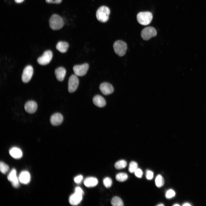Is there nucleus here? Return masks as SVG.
Instances as JSON below:
<instances>
[{"mask_svg": "<svg viewBox=\"0 0 206 206\" xmlns=\"http://www.w3.org/2000/svg\"><path fill=\"white\" fill-rule=\"evenodd\" d=\"M49 24L51 29L54 30H58L63 27L64 22L63 19L60 16L54 14L50 18Z\"/></svg>", "mask_w": 206, "mask_h": 206, "instance_id": "1", "label": "nucleus"}, {"mask_svg": "<svg viewBox=\"0 0 206 206\" xmlns=\"http://www.w3.org/2000/svg\"><path fill=\"white\" fill-rule=\"evenodd\" d=\"M110 11L107 7L102 6L97 10L96 16L97 20L100 22L105 23L107 22L109 19Z\"/></svg>", "mask_w": 206, "mask_h": 206, "instance_id": "2", "label": "nucleus"}, {"mask_svg": "<svg viewBox=\"0 0 206 206\" xmlns=\"http://www.w3.org/2000/svg\"><path fill=\"white\" fill-rule=\"evenodd\" d=\"M152 13L149 11L140 12L137 15L138 21L142 25H146L149 24L152 20Z\"/></svg>", "mask_w": 206, "mask_h": 206, "instance_id": "3", "label": "nucleus"}, {"mask_svg": "<svg viewBox=\"0 0 206 206\" xmlns=\"http://www.w3.org/2000/svg\"><path fill=\"white\" fill-rule=\"evenodd\" d=\"M115 52L119 56L121 57L126 53L127 48L126 43L124 41L120 40L116 41L113 45Z\"/></svg>", "mask_w": 206, "mask_h": 206, "instance_id": "4", "label": "nucleus"}, {"mask_svg": "<svg viewBox=\"0 0 206 206\" xmlns=\"http://www.w3.org/2000/svg\"><path fill=\"white\" fill-rule=\"evenodd\" d=\"M157 34V32L156 29L152 27L144 28L141 33L142 38L144 40H148L152 37L155 36Z\"/></svg>", "mask_w": 206, "mask_h": 206, "instance_id": "5", "label": "nucleus"}, {"mask_svg": "<svg viewBox=\"0 0 206 206\" xmlns=\"http://www.w3.org/2000/svg\"><path fill=\"white\" fill-rule=\"evenodd\" d=\"M53 54L51 51L48 50L45 51L42 56L38 58L37 63L40 65H45L48 64L51 60Z\"/></svg>", "mask_w": 206, "mask_h": 206, "instance_id": "6", "label": "nucleus"}, {"mask_svg": "<svg viewBox=\"0 0 206 206\" xmlns=\"http://www.w3.org/2000/svg\"><path fill=\"white\" fill-rule=\"evenodd\" d=\"M89 66L87 63L82 65H76L73 68L74 72L76 75L82 76L85 75L89 68Z\"/></svg>", "mask_w": 206, "mask_h": 206, "instance_id": "7", "label": "nucleus"}, {"mask_svg": "<svg viewBox=\"0 0 206 206\" xmlns=\"http://www.w3.org/2000/svg\"><path fill=\"white\" fill-rule=\"evenodd\" d=\"M33 71V67L31 65L27 66L24 68L21 76V80L23 82L27 83L30 80Z\"/></svg>", "mask_w": 206, "mask_h": 206, "instance_id": "8", "label": "nucleus"}, {"mask_svg": "<svg viewBox=\"0 0 206 206\" xmlns=\"http://www.w3.org/2000/svg\"><path fill=\"white\" fill-rule=\"evenodd\" d=\"M79 79L75 75H72L70 77L68 82V91L70 93L75 91L78 88Z\"/></svg>", "mask_w": 206, "mask_h": 206, "instance_id": "9", "label": "nucleus"}, {"mask_svg": "<svg viewBox=\"0 0 206 206\" xmlns=\"http://www.w3.org/2000/svg\"><path fill=\"white\" fill-rule=\"evenodd\" d=\"M8 180L10 181L13 186L15 188L19 185V178L17 175V172L14 169H12L7 176Z\"/></svg>", "mask_w": 206, "mask_h": 206, "instance_id": "10", "label": "nucleus"}, {"mask_svg": "<svg viewBox=\"0 0 206 206\" xmlns=\"http://www.w3.org/2000/svg\"><path fill=\"white\" fill-rule=\"evenodd\" d=\"M100 89L101 92L104 95H107L112 93L114 89L112 85L107 82H104L100 84Z\"/></svg>", "mask_w": 206, "mask_h": 206, "instance_id": "11", "label": "nucleus"}, {"mask_svg": "<svg viewBox=\"0 0 206 206\" xmlns=\"http://www.w3.org/2000/svg\"><path fill=\"white\" fill-rule=\"evenodd\" d=\"M37 107V103L33 101H29L27 102L24 105L25 111L30 114L33 113L36 111Z\"/></svg>", "mask_w": 206, "mask_h": 206, "instance_id": "12", "label": "nucleus"}, {"mask_svg": "<svg viewBox=\"0 0 206 206\" xmlns=\"http://www.w3.org/2000/svg\"><path fill=\"white\" fill-rule=\"evenodd\" d=\"M63 120V117L60 113H56L53 114L51 117L50 122L54 126H58L61 124Z\"/></svg>", "mask_w": 206, "mask_h": 206, "instance_id": "13", "label": "nucleus"}, {"mask_svg": "<svg viewBox=\"0 0 206 206\" xmlns=\"http://www.w3.org/2000/svg\"><path fill=\"white\" fill-rule=\"evenodd\" d=\"M82 195L74 193L70 197L69 202L72 205H76L79 204L82 200Z\"/></svg>", "mask_w": 206, "mask_h": 206, "instance_id": "14", "label": "nucleus"}, {"mask_svg": "<svg viewBox=\"0 0 206 206\" xmlns=\"http://www.w3.org/2000/svg\"><path fill=\"white\" fill-rule=\"evenodd\" d=\"M30 174L27 171H22L20 173L19 177V182L24 184L28 183L30 181Z\"/></svg>", "mask_w": 206, "mask_h": 206, "instance_id": "15", "label": "nucleus"}, {"mask_svg": "<svg viewBox=\"0 0 206 206\" xmlns=\"http://www.w3.org/2000/svg\"><path fill=\"white\" fill-rule=\"evenodd\" d=\"M66 73V69L63 67H60L57 68L55 71V74L57 80L59 81H63Z\"/></svg>", "mask_w": 206, "mask_h": 206, "instance_id": "16", "label": "nucleus"}, {"mask_svg": "<svg viewBox=\"0 0 206 206\" xmlns=\"http://www.w3.org/2000/svg\"><path fill=\"white\" fill-rule=\"evenodd\" d=\"M93 102L94 104L99 107H102L104 106L106 104L104 99L100 95L95 96L93 98Z\"/></svg>", "mask_w": 206, "mask_h": 206, "instance_id": "17", "label": "nucleus"}, {"mask_svg": "<svg viewBox=\"0 0 206 206\" xmlns=\"http://www.w3.org/2000/svg\"><path fill=\"white\" fill-rule=\"evenodd\" d=\"M98 183L97 179L93 177H88L85 179L84 181V185L88 187H95L98 184Z\"/></svg>", "mask_w": 206, "mask_h": 206, "instance_id": "18", "label": "nucleus"}, {"mask_svg": "<svg viewBox=\"0 0 206 206\" xmlns=\"http://www.w3.org/2000/svg\"><path fill=\"white\" fill-rule=\"evenodd\" d=\"M9 153L12 157L16 159L20 158L23 155L21 150L16 147H13L11 148L9 150Z\"/></svg>", "mask_w": 206, "mask_h": 206, "instance_id": "19", "label": "nucleus"}, {"mask_svg": "<svg viewBox=\"0 0 206 206\" xmlns=\"http://www.w3.org/2000/svg\"><path fill=\"white\" fill-rule=\"evenodd\" d=\"M69 46L68 43L65 41H60L57 44L56 49L62 53L66 52Z\"/></svg>", "mask_w": 206, "mask_h": 206, "instance_id": "20", "label": "nucleus"}, {"mask_svg": "<svg viewBox=\"0 0 206 206\" xmlns=\"http://www.w3.org/2000/svg\"><path fill=\"white\" fill-rule=\"evenodd\" d=\"M111 204L113 206H123V201L120 197L115 196L113 197L111 201Z\"/></svg>", "mask_w": 206, "mask_h": 206, "instance_id": "21", "label": "nucleus"}, {"mask_svg": "<svg viewBox=\"0 0 206 206\" xmlns=\"http://www.w3.org/2000/svg\"><path fill=\"white\" fill-rule=\"evenodd\" d=\"M164 180L163 177L160 175H158L155 179V183L157 187L160 188L164 184Z\"/></svg>", "mask_w": 206, "mask_h": 206, "instance_id": "22", "label": "nucleus"}, {"mask_svg": "<svg viewBox=\"0 0 206 206\" xmlns=\"http://www.w3.org/2000/svg\"><path fill=\"white\" fill-rule=\"evenodd\" d=\"M127 165V162L125 160H121L115 163L114 166L116 169H120L125 168Z\"/></svg>", "mask_w": 206, "mask_h": 206, "instance_id": "23", "label": "nucleus"}, {"mask_svg": "<svg viewBox=\"0 0 206 206\" xmlns=\"http://www.w3.org/2000/svg\"><path fill=\"white\" fill-rule=\"evenodd\" d=\"M128 178L127 174L124 173H120L116 176V179L119 182H123L126 180Z\"/></svg>", "mask_w": 206, "mask_h": 206, "instance_id": "24", "label": "nucleus"}, {"mask_svg": "<svg viewBox=\"0 0 206 206\" xmlns=\"http://www.w3.org/2000/svg\"><path fill=\"white\" fill-rule=\"evenodd\" d=\"M137 168L138 164L136 162L132 161L130 163L128 168V171L130 173H134Z\"/></svg>", "mask_w": 206, "mask_h": 206, "instance_id": "25", "label": "nucleus"}, {"mask_svg": "<svg viewBox=\"0 0 206 206\" xmlns=\"http://www.w3.org/2000/svg\"><path fill=\"white\" fill-rule=\"evenodd\" d=\"M9 167L7 164L3 162H1L0 163V170L2 173L5 174L9 170Z\"/></svg>", "mask_w": 206, "mask_h": 206, "instance_id": "26", "label": "nucleus"}, {"mask_svg": "<svg viewBox=\"0 0 206 206\" xmlns=\"http://www.w3.org/2000/svg\"><path fill=\"white\" fill-rule=\"evenodd\" d=\"M103 183L105 187L108 188L111 186L112 181L110 178L109 177H106L103 179Z\"/></svg>", "mask_w": 206, "mask_h": 206, "instance_id": "27", "label": "nucleus"}, {"mask_svg": "<svg viewBox=\"0 0 206 206\" xmlns=\"http://www.w3.org/2000/svg\"><path fill=\"white\" fill-rule=\"evenodd\" d=\"M175 195V191L172 189L167 190L165 193L166 197L168 199H171L174 197Z\"/></svg>", "mask_w": 206, "mask_h": 206, "instance_id": "28", "label": "nucleus"}, {"mask_svg": "<svg viewBox=\"0 0 206 206\" xmlns=\"http://www.w3.org/2000/svg\"><path fill=\"white\" fill-rule=\"evenodd\" d=\"M146 177L148 180L152 179L153 177V172L150 170H147L146 172Z\"/></svg>", "mask_w": 206, "mask_h": 206, "instance_id": "29", "label": "nucleus"}, {"mask_svg": "<svg viewBox=\"0 0 206 206\" xmlns=\"http://www.w3.org/2000/svg\"><path fill=\"white\" fill-rule=\"evenodd\" d=\"M134 173L135 175L138 178L142 177L143 172L142 170L138 168L134 171Z\"/></svg>", "mask_w": 206, "mask_h": 206, "instance_id": "30", "label": "nucleus"}, {"mask_svg": "<svg viewBox=\"0 0 206 206\" xmlns=\"http://www.w3.org/2000/svg\"><path fill=\"white\" fill-rule=\"evenodd\" d=\"M83 178V176L80 175L75 177L74 179V181L75 183L78 184L81 183Z\"/></svg>", "mask_w": 206, "mask_h": 206, "instance_id": "31", "label": "nucleus"}, {"mask_svg": "<svg viewBox=\"0 0 206 206\" xmlns=\"http://www.w3.org/2000/svg\"><path fill=\"white\" fill-rule=\"evenodd\" d=\"M75 193L83 195L84 194V191L82 189L79 187H76L75 190Z\"/></svg>", "mask_w": 206, "mask_h": 206, "instance_id": "32", "label": "nucleus"}, {"mask_svg": "<svg viewBox=\"0 0 206 206\" xmlns=\"http://www.w3.org/2000/svg\"><path fill=\"white\" fill-rule=\"evenodd\" d=\"M62 0H45V1L47 3H53L59 4L61 3Z\"/></svg>", "mask_w": 206, "mask_h": 206, "instance_id": "33", "label": "nucleus"}, {"mask_svg": "<svg viewBox=\"0 0 206 206\" xmlns=\"http://www.w3.org/2000/svg\"><path fill=\"white\" fill-rule=\"evenodd\" d=\"M15 2L17 3H20L22 2L24 0H14Z\"/></svg>", "mask_w": 206, "mask_h": 206, "instance_id": "34", "label": "nucleus"}, {"mask_svg": "<svg viewBox=\"0 0 206 206\" xmlns=\"http://www.w3.org/2000/svg\"><path fill=\"white\" fill-rule=\"evenodd\" d=\"M191 205L188 203H185L182 206H191Z\"/></svg>", "mask_w": 206, "mask_h": 206, "instance_id": "35", "label": "nucleus"}, {"mask_svg": "<svg viewBox=\"0 0 206 206\" xmlns=\"http://www.w3.org/2000/svg\"><path fill=\"white\" fill-rule=\"evenodd\" d=\"M157 206H164V205L162 204V203H161L159 204Z\"/></svg>", "mask_w": 206, "mask_h": 206, "instance_id": "36", "label": "nucleus"}, {"mask_svg": "<svg viewBox=\"0 0 206 206\" xmlns=\"http://www.w3.org/2000/svg\"><path fill=\"white\" fill-rule=\"evenodd\" d=\"M173 206H180V205L178 204H175L174 205H173Z\"/></svg>", "mask_w": 206, "mask_h": 206, "instance_id": "37", "label": "nucleus"}]
</instances>
